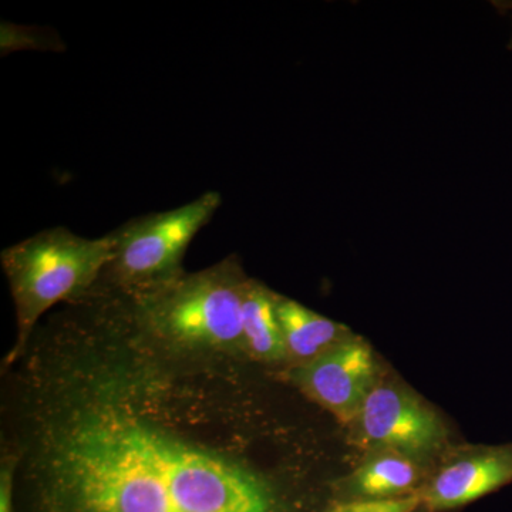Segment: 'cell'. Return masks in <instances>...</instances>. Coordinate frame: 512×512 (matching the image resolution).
Masks as SVG:
<instances>
[{
	"instance_id": "cell-1",
	"label": "cell",
	"mask_w": 512,
	"mask_h": 512,
	"mask_svg": "<svg viewBox=\"0 0 512 512\" xmlns=\"http://www.w3.org/2000/svg\"><path fill=\"white\" fill-rule=\"evenodd\" d=\"M63 474L83 512H180L134 431V421H86L64 447Z\"/></svg>"
},
{
	"instance_id": "cell-2",
	"label": "cell",
	"mask_w": 512,
	"mask_h": 512,
	"mask_svg": "<svg viewBox=\"0 0 512 512\" xmlns=\"http://www.w3.org/2000/svg\"><path fill=\"white\" fill-rule=\"evenodd\" d=\"M114 238L90 239L56 227L6 248L2 266L18 320V356L37 320L56 303L83 298L113 261Z\"/></svg>"
},
{
	"instance_id": "cell-3",
	"label": "cell",
	"mask_w": 512,
	"mask_h": 512,
	"mask_svg": "<svg viewBox=\"0 0 512 512\" xmlns=\"http://www.w3.org/2000/svg\"><path fill=\"white\" fill-rule=\"evenodd\" d=\"M248 279L232 259L127 295L140 322L185 348L245 349L242 303Z\"/></svg>"
},
{
	"instance_id": "cell-4",
	"label": "cell",
	"mask_w": 512,
	"mask_h": 512,
	"mask_svg": "<svg viewBox=\"0 0 512 512\" xmlns=\"http://www.w3.org/2000/svg\"><path fill=\"white\" fill-rule=\"evenodd\" d=\"M221 204L220 192L208 191L174 210L151 212L127 221L111 232L113 261L100 279L110 276L126 295L174 281L183 275L181 262L192 239L210 224Z\"/></svg>"
},
{
	"instance_id": "cell-5",
	"label": "cell",
	"mask_w": 512,
	"mask_h": 512,
	"mask_svg": "<svg viewBox=\"0 0 512 512\" xmlns=\"http://www.w3.org/2000/svg\"><path fill=\"white\" fill-rule=\"evenodd\" d=\"M137 439L153 461L180 512H276L264 483L241 467L185 446L134 421Z\"/></svg>"
},
{
	"instance_id": "cell-6",
	"label": "cell",
	"mask_w": 512,
	"mask_h": 512,
	"mask_svg": "<svg viewBox=\"0 0 512 512\" xmlns=\"http://www.w3.org/2000/svg\"><path fill=\"white\" fill-rule=\"evenodd\" d=\"M355 423L367 446L413 461L439 453L447 439L439 414L416 394L392 384H377Z\"/></svg>"
},
{
	"instance_id": "cell-7",
	"label": "cell",
	"mask_w": 512,
	"mask_h": 512,
	"mask_svg": "<svg viewBox=\"0 0 512 512\" xmlns=\"http://www.w3.org/2000/svg\"><path fill=\"white\" fill-rule=\"evenodd\" d=\"M376 360L363 340L348 338L293 373L313 402L342 423H355L376 384Z\"/></svg>"
},
{
	"instance_id": "cell-8",
	"label": "cell",
	"mask_w": 512,
	"mask_h": 512,
	"mask_svg": "<svg viewBox=\"0 0 512 512\" xmlns=\"http://www.w3.org/2000/svg\"><path fill=\"white\" fill-rule=\"evenodd\" d=\"M512 483V444L485 447L453 461L437 474L423 497L431 512L454 510Z\"/></svg>"
},
{
	"instance_id": "cell-9",
	"label": "cell",
	"mask_w": 512,
	"mask_h": 512,
	"mask_svg": "<svg viewBox=\"0 0 512 512\" xmlns=\"http://www.w3.org/2000/svg\"><path fill=\"white\" fill-rule=\"evenodd\" d=\"M276 315L288 357L301 360L302 365L348 339L345 326L311 311L293 299L278 295Z\"/></svg>"
},
{
	"instance_id": "cell-10",
	"label": "cell",
	"mask_w": 512,
	"mask_h": 512,
	"mask_svg": "<svg viewBox=\"0 0 512 512\" xmlns=\"http://www.w3.org/2000/svg\"><path fill=\"white\" fill-rule=\"evenodd\" d=\"M276 293L248 279L242 303L245 350L258 360L278 362L288 357L276 315Z\"/></svg>"
},
{
	"instance_id": "cell-11",
	"label": "cell",
	"mask_w": 512,
	"mask_h": 512,
	"mask_svg": "<svg viewBox=\"0 0 512 512\" xmlns=\"http://www.w3.org/2000/svg\"><path fill=\"white\" fill-rule=\"evenodd\" d=\"M417 480L416 461L399 454L380 453L357 468L350 478V488L366 500H389L406 497Z\"/></svg>"
},
{
	"instance_id": "cell-12",
	"label": "cell",
	"mask_w": 512,
	"mask_h": 512,
	"mask_svg": "<svg viewBox=\"0 0 512 512\" xmlns=\"http://www.w3.org/2000/svg\"><path fill=\"white\" fill-rule=\"evenodd\" d=\"M20 50H37V52H64L62 37L55 29L40 26L18 25L2 20L0 25V55L8 56Z\"/></svg>"
},
{
	"instance_id": "cell-13",
	"label": "cell",
	"mask_w": 512,
	"mask_h": 512,
	"mask_svg": "<svg viewBox=\"0 0 512 512\" xmlns=\"http://www.w3.org/2000/svg\"><path fill=\"white\" fill-rule=\"evenodd\" d=\"M423 507V497L409 494L406 497L389 498V500H360L348 501L335 505L326 512H416Z\"/></svg>"
},
{
	"instance_id": "cell-14",
	"label": "cell",
	"mask_w": 512,
	"mask_h": 512,
	"mask_svg": "<svg viewBox=\"0 0 512 512\" xmlns=\"http://www.w3.org/2000/svg\"><path fill=\"white\" fill-rule=\"evenodd\" d=\"M12 474L13 463L6 461L0 476V512H12Z\"/></svg>"
},
{
	"instance_id": "cell-15",
	"label": "cell",
	"mask_w": 512,
	"mask_h": 512,
	"mask_svg": "<svg viewBox=\"0 0 512 512\" xmlns=\"http://www.w3.org/2000/svg\"><path fill=\"white\" fill-rule=\"evenodd\" d=\"M497 5H498V8H505V9L511 10V12H512V2L497 3ZM510 49H512V37H511V42H510Z\"/></svg>"
}]
</instances>
